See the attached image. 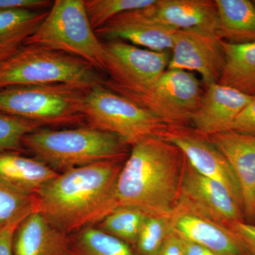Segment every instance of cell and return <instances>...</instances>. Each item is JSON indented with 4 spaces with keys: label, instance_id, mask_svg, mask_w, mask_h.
I'll list each match as a JSON object with an SVG mask.
<instances>
[{
    "label": "cell",
    "instance_id": "obj_26",
    "mask_svg": "<svg viewBox=\"0 0 255 255\" xmlns=\"http://www.w3.org/2000/svg\"><path fill=\"white\" fill-rule=\"evenodd\" d=\"M156 0H84L87 17L94 30L98 29L117 15L150 6Z\"/></svg>",
    "mask_w": 255,
    "mask_h": 255
},
{
    "label": "cell",
    "instance_id": "obj_35",
    "mask_svg": "<svg viewBox=\"0 0 255 255\" xmlns=\"http://www.w3.org/2000/svg\"><path fill=\"white\" fill-rule=\"evenodd\" d=\"M16 51V50H15ZM14 53V52H13ZM13 53H0V63H1L2 60L6 59L8 56H9L10 55L12 54Z\"/></svg>",
    "mask_w": 255,
    "mask_h": 255
},
{
    "label": "cell",
    "instance_id": "obj_34",
    "mask_svg": "<svg viewBox=\"0 0 255 255\" xmlns=\"http://www.w3.org/2000/svg\"><path fill=\"white\" fill-rule=\"evenodd\" d=\"M182 240L184 242L185 255H218L204 247L199 246L192 242Z\"/></svg>",
    "mask_w": 255,
    "mask_h": 255
},
{
    "label": "cell",
    "instance_id": "obj_2",
    "mask_svg": "<svg viewBox=\"0 0 255 255\" xmlns=\"http://www.w3.org/2000/svg\"><path fill=\"white\" fill-rule=\"evenodd\" d=\"M185 156L177 146L150 137L132 146L117 179V207L170 217L177 202Z\"/></svg>",
    "mask_w": 255,
    "mask_h": 255
},
{
    "label": "cell",
    "instance_id": "obj_15",
    "mask_svg": "<svg viewBox=\"0 0 255 255\" xmlns=\"http://www.w3.org/2000/svg\"><path fill=\"white\" fill-rule=\"evenodd\" d=\"M254 97L219 83L212 84L206 87L191 127L207 136L231 130L238 115Z\"/></svg>",
    "mask_w": 255,
    "mask_h": 255
},
{
    "label": "cell",
    "instance_id": "obj_11",
    "mask_svg": "<svg viewBox=\"0 0 255 255\" xmlns=\"http://www.w3.org/2000/svg\"><path fill=\"white\" fill-rule=\"evenodd\" d=\"M223 42L213 32L177 30L167 69L196 72L206 87L218 83L226 61Z\"/></svg>",
    "mask_w": 255,
    "mask_h": 255
},
{
    "label": "cell",
    "instance_id": "obj_12",
    "mask_svg": "<svg viewBox=\"0 0 255 255\" xmlns=\"http://www.w3.org/2000/svg\"><path fill=\"white\" fill-rule=\"evenodd\" d=\"M160 138L179 147L196 171L222 184L243 206L241 188L232 167L207 135L191 127H167Z\"/></svg>",
    "mask_w": 255,
    "mask_h": 255
},
{
    "label": "cell",
    "instance_id": "obj_9",
    "mask_svg": "<svg viewBox=\"0 0 255 255\" xmlns=\"http://www.w3.org/2000/svg\"><path fill=\"white\" fill-rule=\"evenodd\" d=\"M204 91L195 73L167 69L150 92L135 102L167 127H191Z\"/></svg>",
    "mask_w": 255,
    "mask_h": 255
},
{
    "label": "cell",
    "instance_id": "obj_8",
    "mask_svg": "<svg viewBox=\"0 0 255 255\" xmlns=\"http://www.w3.org/2000/svg\"><path fill=\"white\" fill-rule=\"evenodd\" d=\"M103 44L104 72L108 75L104 86L132 102L150 92L168 68L169 51H154L122 40Z\"/></svg>",
    "mask_w": 255,
    "mask_h": 255
},
{
    "label": "cell",
    "instance_id": "obj_16",
    "mask_svg": "<svg viewBox=\"0 0 255 255\" xmlns=\"http://www.w3.org/2000/svg\"><path fill=\"white\" fill-rule=\"evenodd\" d=\"M171 229L179 237L204 247L218 255H246L226 226L187 211L174 209Z\"/></svg>",
    "mask_w": 255,
    "mask_h": 255
},
{
    "label": "cell",
    "instance_id": "obj_31",
    "mask_svg": "<svg viewBox=\"0 0 255 255\" xmlns=\"http://www.w3.org/2000/svg\"><path fill=\"white\" fill-rule=\"evenodd\" d=\"M52 4L49 0H0V10L14 8L40 10Z\"/></svg>",
    "mask_w": 255,
    "mask_h": 255
},
{
    "label": "cell",
    "instance_id": "obj_21",
    "mask_svg": "<svg viewBox=\"0 0 255 255\" xmlns=\"http://www.w3.org/2000/svg\"><path fill=\"white\" fill-rule=\"evenodd\" d=\"M223 43L226 61L218 83L255 97V43Z\"/></svg>",
    "mask_w": 255,
    "mask_h": 255
},
{
    "label": "cell",
    "instance_id": "obj_24",
    "mask_svg": "<svg viewBox=\"0 0 255 255\" xmlns=\"http://www.w3.org/2000/svg\"><path fill=\"white\" fill-rule=\"evenodd\" d=\"M36 210V194L23 190L0 178V231L18 226Z\"/></svg>",
    "mask_w": 255,
    "mask_h": 255
},
{
    "label": "cell",
    "instance_id": "obj_3",
    "mask_svg": "<svg viewBox=\"0 0 255 255\" xmlns=\"http://www.w3.org/2000/svg\"><path fill=\"white\" fill-rule=\"evenodd\" d=\"M22 142L35 158L57 172L102 161L122 160L127 155L128 145L120 137L90 126L68 130L38 128Z\"/></svg>",
    "mask_w": 255,
    "mask_h": 255
},
{
    "label": "cell",
    "instance_id": "obj_19",
    "mask_svg": "<svg viewBox=\"0 0 255 255\" xmlns=\"http://www.w3.org/2000/svg\"><path fill=\"white\" fill-rule=\"evenodd\" d=\"M216 35L233 44L255 43V4L250 0H216Z\"/></svg>",
    "mask_w": 255,
    "mask_h": 255
},
{
    "label": "cell",
    "instance_id": "obj_7",
    "mask_svg": "<svg viewBox=\"0 0 255 255\" xmlns=\"http://www.w3.org/2000/svg\"><path fill=\"white\" fill-rule=\"evenodd\" d=\"M84 116L90 127L114 134L131 147L150 137H160L167 128L148 110L103 84L87 92Z\"/></svg>",
    "mask_w": 255,
    "mask_h": 255
},
{
    "label": "cell",
    "instance_id": "obj_33",
    "mask_svg": "<svg viewBox=\"0 0 255 255\" xmlns=\"http://www.w3.org/2000/svg\"><path fill=\"white\" fill-rule=\"evenodd\" d=\"M18 226H10L0 231V255H14L13 240Z\"/></svg>",
    "mask_w": 255,
    "mask_h": 255
},
{
    "label": "cell",
    "instance_id": "obj_17",
    "mask_svg": "<svg viewBox=\"0 0 255 255\" xmlns=\"http://www.w3.org/2000/svg\"><path fill=\"white\" fill-rule=\"evenodd\" d=\"M70 236L38 211L28 215L15 231L14 255H66Z\"/></svg>",
    "mask_w": 255,
    "mask_h": 255
},
{
    "label": "cell",
    "instance_id": "obj_20",
    "mask_svg": "<svg viewBox=\"0 0 255 255\" xmlns=\"http://www.w3.org/2000/svg\"><path fill=\"white\" fill-rule=\"evenodd\" d=\"M59 174L36 158L18 152H0V178L23 190L36 194Z\"/></svg>",
    "mask_w": 255,
    "mask_h": 255
},
{
    "label": "cell",
    "instance_id": "obj_23",
    "mask_svg": "<svg viewBox=\"0 0 255 255\" xmlns=\"http://www.w3.org/2000/svg\"><path fill=\"white\" fill-rule=\"evenodd\" d=\"M66 255H140L133 247L95 226L83 228L70 236Z\"/></svg>",
    "mask_w": 255,
    "mask_h": 255
},
{
    "label": "cell",
    "instance_id": "obj_29",
    "mask_svg": "<svg viewBox=\"0 0 255 255\" xmlns=\"http://www.w3.org/2000/svg\"><path fill=\"white\" fill-rule=\"evenodd\" d=\"M246 255H255V225L232 221L226 225Z\"/></svg>",
    "mask_w": 255,
    "mask_h": 255
},
{
    "label": "cell",
    "instance_id": "obj_25",
    "mask_svg": "<svg viewBox=\"0 0 255 255\" xmlns=\"http://www.w3.org/2000/svg\"><path fill=\"white\" fill-rule=\"evenodd\" d=\"M148 216L130 206H119L99 223L101 231L135 248L137 237Z\"/></svg>",
    "mask_w": 255,
    "mask_h": 255
},
{
    "label": "cell",
    "instance_id": "obj_13",
    "mask_svg": "<svg viewBox=\"0 0 255 255\" xmlns=\"http://www.w3.org/2000/svg\"><path fill=\"white\" fill-rule=\"evenodd\" d=\"M150 6L125 11L114 16L95 30L96 34L106 41L122 40L154 51L172 50L177 30L157 21Z\"/></svg>",
    "mask_w": 255,
    "mask_h": 255
},
{
    "label": "cell",
    "instance_id": "obj_36",
    "mask_svg": "<svg viewBox=\"0 0 255 255\" xmlns=\"http://www.w3.org/2000/svg\"><path fill=\"white\" fill-rule=\"evenodd\" d=\"M253 2H254V4H255V1H253Z\"/></svg>",
    "mask_w": 255,
    "mask_h": 255
},
{
    "label": "cell",
    "instance_id": "obj_10",
    "mask_svg": "<svg viewBox=\"0 0 255 255\" xmlns=\"http://www.w3.org/2000/svg\"><path fill=\"white\" fill-rule=\"evenodd\" d=\"M174 209L198 215L225 226L232 221L246 222L241 203L222 184L199 174L186 157Z\"/></svg>",
    "mask_w": 255,
    "mask_h": 255
},
{
    "label": "cell",
    "instance_id": "obj_32",
    "mask_svg": "<svg viewBox=\"0 0 255 255\" xmlns=\"http://www.w3.org/2000/svg\"><path fill=\"white\" fill-rule=\"evenodd\" d=\"M159 255H185L183 240L172 229L164 241Z\"/></svg>",
    "mask_w": 255,
    "mask_h": 255
},
{
    "label": "cell",
    "instance_id": "obj_30",
    "mask_svg": "<svg viewBox=\"0 0 255 255\" xmlns=\"http://www.w3.org/2000/svg\"><path fill=\"white\" fill-rule=\"evenodd\" d=\"M231 130L255 136V97L238 115Z\"/></svg>",
    "mask_w": 255,
    "mask_h": 255
},
{
    "label": "cell",
    "instance_id": "obj_5",
    "mask_svg": "<svg viewBox=\"0 0 255 255\" xmlns=\"http://www.w3.org/2000/svg\"><path fill=\"white\" fill-rule=\"evenodd\" d=\"M23 45L73 55L105 71L103 42L92 28L84 0H55L43 22Z\"/></svg>",
    "mask_w": 255,
    "mask_h": 255
},
{
    "label": "cell",
    "instance_id": "obj_28",
    "mask_svg": "<svg viewBox=\"0 0 255 255\" xmlns=\"http://www.w3.org/2000/svg\"><path fill=\"white\" fill-rule=\"evenodd\" d=\"M36 123L0 112V152L23 150V139L41 128Z\"/></svg>",
    "mask_w": 255,
    "mask_h": 255
},
{
    "label": "cell",
    "instance_id": "obj_22",
    "mask_svg": "<svg viewBox=\"0 0 255 255\" xmlns=\"http://www.w3.org/2000/svg\"><path fill=\"white\" fill-rule=\"evenodd\" d=\"M47 14L46 11L23 8L0 10V53H13L23 46Z\"/></svg>",
    "mask_w": 255,
    "mask_h": 255
},
{
    "label": "cell",
    "instance_id": "obj_6",
    "mask_svg": "<svg viewBox=\"0 0 255 255\" xmlns=\"http://www.w3.org/2000/svg\"><path fill=\"white\" fill-rule=\"evenodd\" d=\"M90 89L71 84L6 87L0 90V112L41 127L80 124Z\"/></svg>",
    "mask_w": 255,
    "mask_h": 255
},
{
    "label": "cell",
    "instance_id": "obj_27",
    "mask_svg": "<svg viewBox=\"0 0 255 255\" xmlns=\"http://www.w3.org/2000/svg\"><path fill=\"white\" fill-rule=\"evenodd\" d=\"M170 231V217L147 216L134 248L140 255H159Z\"/></svg>",
    "mask_w": 255,
    "mask_h": 255
},
{
    "label": "cell",
    "instance_id": "obj_1",
    "mask_svg": "<svg viewBox=\"0 0 255 255\" xmlns=\"http://www.w3.org/2000/svg\"><path fill=\"white\" fill-rule=\"evenodd\" d=\"M122 161H102L59 174L36 194V211L68 235L100 223L117 208Z\"/></svg>",
    "mask_w": 255,
    "mask_h": 255
},
{
    "label": "cell",
    "instance_id": "obj_18",
    "mask_svg": "<svg viewBox=\"0 0 255 255\" xmlns=\"http://www.w3.org/2000/svg\"><path fill=\"white\" fill-rule=\"evenodd\" d=\"M150 9L157 21L174 29L216 32V0H156Z\"/></svg>",
    "mask_w": 255,
    "mask_h": 255
},
{
    "label": "cell",
    "instance_id": "obj_14",
    "mask_svg": "<svg viewBox=\"0 0 255 255\" xmlns=\"http://www.w3.org/2000/svg\"><path fill=\"white\" fill-rule=\"evenodd\" d=\"M208 137L232 167L243 196L245 221L255 225V136L228 130Z\"/></svg>",
    "mask_w": 255,
    "mask_h": 255
},
{
    "label": "cell",
    "instance_id": "obj_4",
    "mask_svg": "<svg viewBox=\"0 0 255 255\" xmlns=\"http://www.w3.org/2000/svg\"><path fill=\"white\" fill-rule=\"evenodd\" d=\"M104 81L100 71L85 60L32 45H23L0 63V90L55 84L91 88Z\"/></svg>",
    "mask_w": 255,
    "mask_h": 255
}]
</instances>
